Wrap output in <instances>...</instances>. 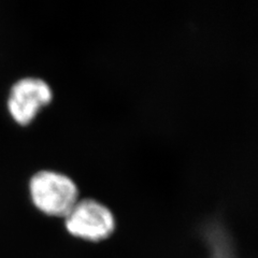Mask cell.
<instances>
[{"label":"cell","instance_id":"3957f363","mask_svg":"<svg viewBox=\"0 0 258 258\" xmlns=\"http://www.w3.org/2000/svg\"><path fill=\"white\" fill-rule=\"evenodd\" d=\"M53 98L51 86L39 78H23L10 90L8 109L13 119L20 125H27L37 115L40 108Z\"/></svg>","mask_w":258,"mask_h":258},{"label":"cell","instance_id":"7a4b0ae2","mask_svg":"<svg viewBox=\"0 0 258 258\" xmlns=\"http://www.w3.org/2000/svg\"><path fill=\"white\" fill-rule=\"evenodd\" d=\"M64 226L70 235L86 241L98 242L114 232L116 221L111 210L98 200H80L64 216Z\"/></svg>","mask_w":258,"mask_h":258},{"label":"cell","instance_id":"6da1fadb","mask_svg":"<svg viewBox=\"0 0 258 258\" xmlns=\"http://www.w3.org/2000/svg\"><path fill=\"white\" fill-rule=\"evenodd\" d=\"M29 191L34 205L52 216L64 217L79 201V188L75 181L52 170H42L32 175Z\"/></svg>","mask_w":258,"mask_h":258}]
</instances>
